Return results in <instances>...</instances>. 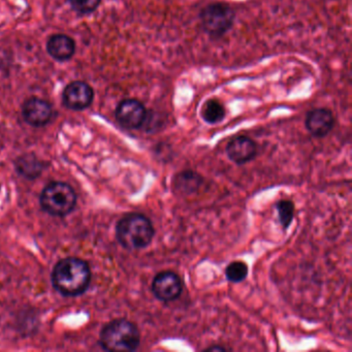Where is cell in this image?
I'll list each match as a JSON object with an SVG mask.
<instances>
[{
	"mask_svg": "<svg viewBox=\"0 0 352 352\" xmlns=\"http://www.w3.org/2000/svg\"><path fill=\"white\" fill-rule=\"evenodd\" d=\"M90 280L89 265L76 257L61 259L53 270V285L63 296H75L83 294L89 286Z\"/></svg>",
	"mask_w": 352,
	"mask_h": 352,
	"instance_id": "1",
	"label": "cell"
},
{
	"mask_svg": "<svg viewBox=\"0 0 352 352\" xmlns=\"http://www.w3.org/2000/svg\"><path fill=\"white\" fill-rule=\"evenodd\" d=\"M154 234L155 230L151 220L143 214H127L117 223V240L129 250H139L149 246Z\"/></svg>",
	"mask_w": 352,
	"mask_h": 352,
	"instance_id": "2",
	"label": "cell"
},
{
	"mask_svg": "<svg viewBox=\"0 0 352 352\" xmlns=\"http://www.w3.org/2000/svg\"><path fill=\"white\" fill-rule=\"evenodd\" d=\"M141 343V333L135 323L126 319L111 321L100 333V345L108 351H135Z\"/></svg>",
	"mask_w": 352,
	"mask_h": 352,
	"instance_id": "3",
	"label": "cell"
},
{
	"mask_svg": "<svg viewBox=\"0 0 352 352\" xmlns=\"http://www.w3.org/2000/svg\"><path fill=\"white\" fill-rule=\"evenodd\" d=\"M77 195L67 183L52 182L47 185L41 195V205L53 216H65L76 207Z\"/></svg>",
	"mask_w": 352,
	"mask_h": 352,
	"instance_id": "4",
	"label": "cell"
},
{
	"mask_svg": "<svg viewBox=\"0 0 352 352\" xmlns=\"http://www.w3.org/2000/svg\"><path fill=\"white\" fill-rule=\"evenodd\" d=\"M199 19L206 34L212 38H220L232 30L236 13L226 3H210L201 10Z\"/></svg>",
	"mask_w": 352,
	"mask_h": 352,
	"instance_id": "5",
	"label": "cell"
},
{
	"mask_svg": "<svg viewBox=\"0 0 352 352\" xmlns=\"http://www.w3.org/2000/svg\"><path fill=\"white\" fill-rule=\"evenodd\" d=\"M182 279L174 272H162L154 277L152 282V292L162 302H168L177 300L182 294Z\"/></svg>",
	"mask_w": 352,
	"mask_h": 352,
	"instance_id": "6",
	"label": "cell"
},
{
	"mask_svg": "<svg viewBox=\"0 0 352 352\" xmlns=\"http://www.w3.org/2000/svg\"><path fill=\"white\" fill-rule=\"evenodd\" d=\"M115 116L119 124L124 129H138L143 126L147 110L140 100L129 98L118 104Z\"/></svg>",
	"mask_w": 352,
	"mask_h": 352,
	"instance_id": "7",
	"label": "cell"
},
{
	"mask_svg": "<svg viewBox=\"0 0 352 352\" xmlns=\"http://www.w3.org/2000/svg\"><path fill=\"white\" fill-rule=\"evenodd\" d=\"M94 98V89L89 84L85 83V82H73L63 90V104L71 110H85L92 104Z\"/></svg>",
	"mask_w": 352,
	"mask_h": 352,
	"instance_id": "8",
	"label": "cell"
},
{
	"mask_svg": "<svg viewBox=\"0 0 352 352\" xmlns=\"http://www.w3.org/2000/svg\"><path fill=\"white\" fill-rule=\"evenodd\" d=\"M52 114V106L42 98H28L22 107L24 120L32 126H45L50 122Z\"/></svg>",
	"mask_w": 352,
	"mask_h": 352,
	"instance_id": "9",
	"label": "cell"
},
{
	"mask_svg": "<svg viewBox=\"0 0 352 352\" xmlns=\"http://www.w3.org/2000/svg\"><path fill=\"white\" fill-rule=\"evenodd\" d=\"M307 131L315 138H324L335 126V117L327 109H314L307 115Z\"/></svg>",
	"mask_w": 352,
	"mask_h": 352,
	"instance_id": "10",
	"label": "cell"
},
{
	"mask_svg": "<svg viewBox=\"0 0 352 352\" xmlns=\"http://www.w3.org/2000/svg\"><path fill=\"white\" fill-rule=\"evenodd\" d=\"M226 154L232 162L245 164L251 162L257 154V145L248 137H236L226 146Z\"/></svg>",
	"mask_w": 352,
	"mask_h": 352,
	"instance_id": "11",
	"label": "cell"
},
{
	"mask_svg": "<svg viewBox=\"0 0 352 352\" xmlns=\"http://www.w3.org/2000/svg\"><path fill=\"white\" fill-rule=\"evenodd\" d=\"M47 51L55 60H69L75 54V41L65 34H55L47 43Z\"/></svg>",
	"mask_w": 352,
	"mask_h": 352,
	"instance_id": "12",
	"label": "cell"
},
{
	"mask_svg": "<svg viewBox=\"0 0 352 352\" xmlns=\"http://www.w3.org/2000/svg\"><path fill=\"white\" fill-rule=\"evenodd\" d=\"M204 184V178L195 170H186L175 176L173 185L180 195H190L197 192Z\"/></svg>",
	"mask_w": 352,
	"mask_h": 352,
	"instance_id": "13",
	"label": "cell"
},
{
	"mask_svg": "<svg viewBox=\"0 0 352 352\" xmlns=\"http://www.w3.org/2000/svg\"><path fill=\"white\" fill-rule=\"evenodd\" d=\"M226 111L223 104L217 100H209L201 109V118L208 124H218L226 118Z\"/></svg>",
	"mask_w": 352,
	"mask_h": 352,
	"instance_id": "14",
	"label": "cell"
},
{
	"mask_svg": "<svg viewBox=\"0 0 352 352\" xmlns=\"http://www.w3.org/2000/svg\"><path fill=\"white\" fill-rule=\"evenodd\" d=\"M16 168L22 176L34 179L42 173L43 164L34 155H24L18 158Z\"/></svg>",
	"mask_w": 352,
	"mask_h": 352,
	"instance_id": "15",
	"label": "cell"
},
{
	"mask_svg": "<svg viewBox=\"0 0 352 352\" xmlns=\"http://www.w3.org/2000/svg\"><path fill=\"white\" fill-rule=\"evenodd\" d=\"M278 217L284 230H288L294 217V204L288 199H281L276 204Z\"/></svg>",
	"mask_w": 352,
	"mask_h": 352,
	"instance_id": "16",
	"label": "cell"
},
{
	"mask_svg": "<svg viewBox=\"0 0 352 352\" xmlns=\"http://www.w3.org/2000/svg\"><path fill=\"white\" fill-rule=\"evenodd\" d=\"M248 265L243 261H232L226 269V277L232 283H241L248 276Z\"/></svg>",
	"mask_w": 352,
	"mask_h": 352,
	"instance_id": "17",
	"label": "cell"
},
{
	"mask_svg": "<svg viewBox=\"0 0 352 352\" xmlns=\"http://www.w3.org/2000/svg\"><path fill=\"white\" fill-rule=\"evenodd\" d=\"M72 8L82 15H87L98 9L102 0H69Z\"/></svg>",
	"mask_w": 352,
	"mask_h": 352,
	"instance_id": "18",
	"label": "cell"
},
{
	"mask_svg": "<svg viewBox=\"0 0 352 352\" xmlns=\"http://www.w3.org/2000/svg\"><path fill=\"white\" fill-rule=\"evenodd\" d=\"M228 348L223 347L221 345H214L210 346V347L206 348L205 351H226Z\"/></svg>",
	"mask_w": 352,
	"mask_h": 352,
	"instance_id": "19",
	"label": "cell"
}]
</instances>
